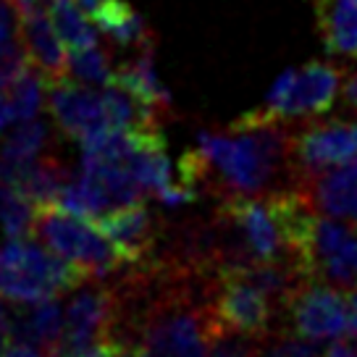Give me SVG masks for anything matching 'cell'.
Masks as SVG:
<instances>
[{"instance_id": "cell-1", "label": "cell", "mask_w": 357, "mask_h": 357, "mask_svg": "<svg viewBox=\"0 0 357 357\" xmlns=\"http://www.w3.org/2000/svg\"><path fill=\"white\" fill-rule=\"evenodd\" d=\"M176 181L192 192L208 187L221 200L294 190V134L263 108L245 113L226 132L197 134V147L181 155Z\"/></svg>"}, {"instance_id": "cell-2", "label": "cell", "mask_w": 357, "mask_h": 357, "mask_svg": "<svg viewBox=\"0 0 357 357\" xmlns=\"http://www.w3.org/2000/svg\"><path fill=\"white\" fill-rule=\"evenodd\" d=\"M89 281L84 271L56 255L47 245L8 239L0 247V297L19 305L58 297Z\"/></svg>"}, {"instance_id": "cell-3", "label": "cell", "mask_w": 357, "mask_h": 357, "mask_svg": "<svg viewBox=\"0 0 357 357\" xmlns=\"http://www.w3.org/2000/svg\"><path fill=\"white\" fill-rule=\"evenodd\" d=\"M34 234L43 239L56 255L84 271L92 281L116 276L126 260L116 250L108 236L98 229V223L66 211L61 205H40L34 213Z\"/></svg>"}, {"instance_id": "cell-4", "label": "cell", "mask_w": 357, "mask_h": 357, "mask_svg": "<svg viewBox=\"0 0 357 357\" xmlns=\"http://www.w3.org/2000/svg\"><path fill=\"white\" fill-rule=\"evenodd\" d=\"M342 68L331 63H307L297 71H284L271 87L263 111L273 119L318 116L334 105L342 89Z\"/></svg>"}, {"instance_id": "cell-5", "label": "cell", "mask_w": 357, "mask_h": 357, "mask_svg": "<svg viewBox=\"0 0 357 357\" xmlns=\"http://www.w3.org/2000/svg\"><path fill=\"white\" fill-rule=\"evenodd\" d=\"M276 302L247 281L239 271H223L213 289V312L223 334L263 339L271 334Z\"/></svg>"}, {"instance_id": "cell-6", "label": "cell", "mask_w": 357, "mask_h": 357, "mask_svg": "<svg viewBox=\"0 0 357 357\" xmlns=\"http://www.w3.org/2000/svg\"><path fill=\"white\" fill-rule=\"evenodd\" d=\"M116 291L102 287V281H84V287L71 297L63 310V336L47 357H66L84 347L108 339L116 326Z\"/></svg>"}, {"instance_id": "cell-7", "label": "cell", "mask_w": 357, "mask_h": 357, "mask_svg": "<svg viewBox=\"0 0 357 357\" xmlns=\"http://www.w3.org/2000/svg\"><path fill=\"white\" fill-rule=\"evenodd\" d=\"M284 310L289 315L291 328L305 339L324 342L347 334L349 328V300L342 289L324 281H307L291 294Z\"/></svg>"}, {"instance_id": "cell-8", "label": "cell", "mask_w": 357, "mask_h": 357, "mask_svg": "<svg viewBox=\"0 0 357 357\" xmlns=\"http://www.w3.org/2000/svg\"><path fill=\"white\" fill-rule=\"evenodd\" d=\"M47 102L58 129L77 142L111 129L102 92H95L82 82L77 84L68 77L47 82Z\"/></svg>"}, {"instance_id": "cell-9", "label": "cell", "mask_w": 357, "mask_h": 357, "mask_svg": "<svg viewBox=\"0 0 357 357\" xmlns=\"http://www.w3.org/2000/svg\"><path fill=\"white\" fill-rule=\"evenodd\" d=\"M357 158V121L310 123L294 134V163L300 178Z\"/></svg>"}, {"instance_id": "cell-10", "label": "cell", "mask_w": 357, "mask_h": 357, "mask_svg": "<svg viewBox=\"0 0 357 357\" xmlns=\"http://www.w3.org/2000/svg\"><path fill=\"white\" fill-rule=\"evenodd\" d=\"M95 223L116 245V250L126 260V266H139V263H147L155 257L160 231H158L153 213L147 211L142 200L105 213L100 218H95Z\"/></svg>"}, {"instance_id": "cell-11", "label": "cell", "mask_w": 357, "mask_h": 357, "mask_svg": "<svg viewBox=\"0 0 357 357\" xmlns=\"http://www.w3.org/2000/svg\"><path fill=\"white\" fill-rule=\"evenodd\" d=\"M297 190L315 213L357 223V158L302 176Z\"/></svg>"}, {"instance_id": "cell-12", "label": "cell", "mask_w": 357, "mask_h": 357, "mask_svg": "<svg viewBox=\"0 0 357 357\" xmlns=\"http://www.w3.org/2000/svg\"><path fill=\"white\" fill-rule=\"evenodd\" d=\"M19 24H22V43L29 53L32 66L40 68L47 82L68 77L66 45L58 37L50 11L32 0L26 6H19Z\"/></svg>"}, {"instance_id": "cell-13", "label": "cell", "mask_w": 357, "mask_h": 357, "mask_svg": "<svg viewBox=\"0 0 357 357\" xmlns=\"http://www.w3.org/2000/svg\"><path fill=\"white\" fill-rule=\"evenodd\" d=\"M71 171H68L58 158H34L22 166H0V181H8L19 192H24L29 200L40 205H53L61 200V195L71 184Z\"/></svg>"}, {"instance_id": "cell-14", "label": "cell", "mask_w": 357, "mask_h": 357, "mask_svg": "<svg viewBox=\"0 0 357 357\" xmlns=\"http://www.w3.org/2000/svg\"><path fill=\"white\" fill-rule=\"evenodd\" d=\"M13 336L19 342L40 349L45 357L58 347L63 336V307L56 297L40 302H26V307L16 312V321H11Z\"/></svg>"}, {"instance_id": "cell-15", "label": "cell", "mask_w": 357, "mask_h": 357, "mask_svg": "<svg viewBox=\"0 0 357 357\" xmlns=\"http://www.w3.org/2000/svg\"><path fill=\"white\" fill-rule=\"evenodd\" d=\"M328 53L357 56V0H310Z\"/></svg>"}, {"instance_id": "cell-16", "label": "cell", "mask_w": 357, "mask_h": 357, "mask_svg": "<svg viewBox=\"0 0 357 357\" xmlns=\"http://www.w3.org/2000/svg\"><path fill=\"white\" fill-rule=\"evenodd\" d=\"M113 82L126 87L132 95H137L142 102H147L150 108H155L160 116H166L171 111V95L166 92V87L160 84V79L155 74L153 47L137 50V56L123 61L121 66H116V79Z\"/></svg>"}, {"instance_id": "cell-17", "label": "cell", "mask_w": 357, "mask_h": 357, "mask_svg": "<svg viewBox=\"0 0 357 357\" xmlns=\"http://www.w3.org/2000/svg\"><path fill=\"white\" fill-rule=\"evenodd\" d=\"M92 22L100 26L116 45L123 47H153V34L147 29L145 19L134 13L123 0H102L100 6L92 11Z\"/></svg>"}, {"instance_id": "cell-18", "label": "cell", "mask_w": 357, "mask_h": 357, "mask_svg": "<svg viewBox=\"0 0 357 357\" xmlns=\"http://www.w3.org/2000/svg\"><path fill=\"white\" fill-rule=\"evenodd\" d=\"M34 205L24 192L8 181H0V231L8 239H29L34 231Z\"/></svg>"}, {"instance_id": "cell-19", "label": "cell", "mask_w": 357, "mask_h": 357, "mask_svg": "<svg viewBox=\"0 0 357 357\" xmlns=\"http://www.w3.org/2000/svg\"><path fill=\"white\" fill-rule=\"evenodd\" d=\"M47 11H50L58 37L63 40L68 50H84V47L98 45V29L84 19V13L71 0H50Z\"/></svg>"}, {"instance_id": "cell-20", "label": "cell", "mask_w": 357, "mask_h": 357, "mask_svg": "<svg viewBox=\"0 0 357 357\" xmlns=\"http://www.w3.org/2000/svg\"><path fill=\"white\" fill-rule=\"evenodd\" d=\"M45 145H47V126L43 121H37V119L22 121L0 147V166L29 163L34 158H40Z\"/></svg>"}, {"instance_id": "cell-21", "label": "cell", "mask_w": 357, "mask_h": 357, "mask_svg": "<svg viewBox=\"0 0 357 357\" xmlns=\"http://www.w3.org/2000/svg\"><path fill=\"white\" fill-rule=\"evenodd\" d=\"M8 100H11V111L16 121H29L34 119L40 108H43L45 92H47V79L40 68L29 66L19 79H13L6 87Z\"/></svg>"}, {"instance_id": "cell-22", "label": "cell", "mask_w": 357, "mask_h": 357, "mask_svg": "<svg viewBox=\"0 0 357 357\" xmlns=\"http://www.w3.org/2000/svg\"><path fill=\"white\" fill-rule=\"evenodd\" d=\"M315 281H324L336 289H357V229L318 266Z\"/></svg>"}, {"instance_id": "cell-23", "label": "cell", "mask_w": 357, "mask_h": 357, "mask_svg": "<svg viewBox=\"0 0 357 357\" xmlns=\"http://www.w3.org/2000/svg\"><path fill=\"white\" fill-rule=\"evenodd\" d=\"M68 74L82 84H87V87H108L116 79V66L111 63V56L105 50L92 45L84 50H71Z\"/></svg>"}, {"instance_id": "cell-24", "label": "cell", "mask_w": 357, "mask_h": 357, "mask_svg": "<svg viewBox=\"0 0 357 357\" xmlns=\"http://www.w3.org/2000/svg\"><path fill=\"white\" fill-rule=\"evenodd\" d=\"M257 357H321V349L312 344V339H305L297 331L287 334H266L260 339Z\"/></svg>"}, {"instance_id": "cell-25", "label": "cell", "mask_w": 357, "mask_h": 357, "mask_svg": "<svg viewBox=\"0 0 357 357\" xmlns=\"http://www.w3.org/2000/svg\"><path fill=\"white\" fill-rule=\"evenodd\" d=\"M22 40L19 6L13 0H0V56Z\"/></svg>"}, {"instance_id": "cell-26", "label": "cell", "mask_w": 357, "mask_h": 357, "mask_svg": "<svg viewBox=\"0 0 357 357\" xmlns=\"http://www.w3.org/2000/svg\"><path fill=\"white\" fill-rule=\"evenodd\" d=\"M11 315L6 312V307H3V302H0V352L6 349V347L11 344Z\"/></svg>"}, {"instance_id": "cell-27", "label": "cell", "mask_w": 357, "mask_h": 357, "mask_svg": "<svg viewBox=\"0 0 357 357\" xmlns=\"http://www.w3.org/2000/svg\"><path fill=\"white\" fill-rule=\"evenodd\" d=\"M342 92H344L347 105L357 111V71H355V74H347V77H344V82H342Z\"/></svg>"}, {"instance_id": "cell-28", "label": "cell", "mask_w": 357, "mask_h": 357, "mask_svg": "<svg viewBox=\"0 0 357 357\" xmlns=\"http://www.w3.org/2000/svg\"><path fill=\"white\" fill-rule=\"evenodd\" d=\"M0 357H45V355H40L34 347L19 342V344H8V347H6V349L0 352Z\"/></svg>"}, {"instance_id": "cell-29", "label": "cell", "mask_w": 357, "mask_h": 357, "mask_svg": "<svg viewBox=\"0 0 357 357\" xmlns=\"http://www.w3.org/2000/svg\"><path fill=\"white\" fill-rule=\"evenodd\" d=\"M11 121H16V119H13L8 92H6V89H0V132H3V129H6V126H8Z\"/></svg>"}, {"instance_id": "cell-30", "label": "cell", "mask_w": 357, "mask_h": 357, "mask_svg": "<svg viewBox=\"0 0 357 357\" xmlns=\"http://www.w3.org/2000/svg\"><path fill=\"white\" fill-rule=\"evenodd\" d=\"M347 336L357 339V289H352V300H349V328Z\"/></svg>"}, {"instance_id": "cell-31", "label": "cell", "mask_w": 357, "mask_h": 357, "mask_svg": "<svg viewBox=\"0 0 357 357\" xmlns=\"http://www.w3.org/2000/svg\"><path fill=\"white\" fill-rule=\"evenodd\" d=\"M324 357H357V349L352 344H347V342H339V344L331 347Z\"/></svg>"}, {"instance_id": "cell-32", "label": "cell", "mask_w": 357, "mask_h": 357, "mask_svg": "<svg viewBox=\"0 0 357 357\" xmlns=\"http://www.w3.org/2000/svg\"><path fill=\"white\" fill-rule=\"evenodd\" d=\"M77 3H79V6H82V8H87V11L92 13V11H95V8H98V6H100L102 0H77Z\"/></svg>"}, {"instance_id": "cell-33", "label": "cell", "mask_w": 357, "mask_h": 357, "mask_svg": "<svg viewBox=\"0 0 357 357\" xmlns=\"http://www.w3.org/2000/svg\"><path fill=\"white\" fill-rule=\"evenodd\" d=\"M16 6H26V3H32V0H13Z\"/></svg>"}]
</instances>
